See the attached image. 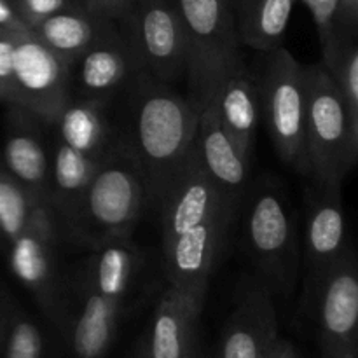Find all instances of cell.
Here are the masks:
<instances>
[{
	"instance_id": "1",
	"label": "cell",
	"mask_w": 358,
	"mask_h": 358,
	"mask_svg": "<svg viewBox=\"0 0 358 358\" xmlns=\"http://www.w3.org/2000/svg\"><path fill=\"white\" fill-rule=\"evenodd\" d=\"M234 203L206 175L194 150L159 203L168 285L206 290L224 248Z\"/></svg>"
},
{
	"instance_id": "2",
	"label": "cell",
	"mask_w": 358,
	"mask_h": 358,
	"mask_svg": "<svg viewBox=\"0 0 358 358\" xmlns=\"http://www.w3.org/2000/svg\"><path fill=\"white\" fill-rule=\"evenodd\" d=\"M128 149L142 171L147 199L159 206L191 157L199 110L171 84L140 72L128 84Z\"/></svg>"
},
{
	"instance_id": "3",
	"label": "cell",
	"mask_w": 358,
	"mask_h": 358,
	"mask_svg": "<svg viewBox=\"0 0 358 358\" xmlns=\"http://www.w3.org/2000/svg\"><path fill=\"white\" fill-rule=\"evenodd\" d=\"M147 201L142 171L128 147H112L93 178L66 229L90 248L129 238Z\"/></svg>"
},
{
	"instance_id": "4",
	"label": "cell",
	"mask_w": 358,
	"mask_h": 358,
	"mask_svg": "<svg viewBox=\"0 0 358 358\" xmlns=\"http://www.w3.org/2000/svg\"><path fill=\"white\" fill-rule=\"evenodd\" d=\"M306 77V164L318 184H343L358 159V138L331 73L320 62L304 65Z\"/></svg>"
},
{
	"instance_id": "5",
	"label": "cell",
	"mask_w": 358,
	"mask_h": 358,
	"mask_svg": "<svg viewBox=\"0 0 358 358\" xmlns=\"http://www.w3.org/2000/svg\"><path fill=\"white\" fill-rule=\"evenodd\" d=\"M177 6L187 38V98L201 112L241 56L233 9L231 0H177Z\"/></svg>"
},
{
	"instance_id": "6",
	"label": "cell",
	"mask_w": 358,
	"mask_h": 358,
	"mask_svg": "<svg viewBox=\"0 0 358 358\" xmlns=\"http://www.w3.org/2000/svg\"><path fill=\"white\" fill-rule=\"evenodd\" d=\"M264 55V66L255 80L273 147L283 163L308 175L304 65L283 45Z\"/></svg>"
},
{
	"instance_id": "7",
	"label": "cell",
	"mask_w": 358,
	"mask_h": 358,
	"mask_svg": "<svg viewBox=\"0 0 358 358\" xmlns=\"http://www.w3.org/2000/svg\"><path fill=\"white\" fill-rule=\"evenodd\" d=\"M245 241L269 289L292 290L299 268V247L292 208L273 185H261L245 212Z\"/></svg>"
},
{
	"instance_id": "8",
	"label": "cell",
	"mask_w": 358,
	"mask_h": 358,
	"mask_svg": "<svg viewBox=\"0 0 358 358\" xmlns=\"http://www.w3.org/2000/svg\"><path fill=\"white\" fill-rule=\"evenodd\" d=\"M121 23L143 72L166 84L185 77L187 38L177 0H131Z\"/></svg>"
},
{
	"instance_id": "9",
	"label": "cell",
	"mask_w": 358,
	"mask_h": 358,
	"mask_svg": "<svg viewBox=\"0 0 358 358\" xmlns=\"http://www.w3.org/2000/svg\"><path fill=\"white\" fill-rule=\"evenodd\" d=\"M70 98V63L38 41L31 30L14 31L10 103L34 112L51 124Z\"/></svg>"
},
{
	"instance_id": "10",
	"label": "cell",
	"mask_w": 358,
	"mask_h": 358,
	"mask_svg": "<svg viewBox=\"0 0 358 358\" xmlns=\"http://www.w3.org/2000/svg\"><path fill=\"white\" fill-rule=\"evenodd\" d=\"M56 241L58 220L52 212H45L9 241V266L49 320L65 331L69 304L59 287Z\"/></svg>"
},
{
	"instance_id": "11",
	"label": "cell",
	"mask_w": 358,
	"mask_h": 358,
	"mask_svg": "<svg viewBox=\"0 0 358 358\" xmlns=\"http://www.w3.org/2000/svg\"><path fill=\"white\" fill-rule=\"evenodd\" d=\"M341 184H318L308 205L303 234L304 306L313 304L325 276L350 250Z\"/></svg>"
},
{
	"instance_id": "12",
	"label": "cell",
	"mask_w": 358,
	"mask_h": 358,
	"mask_svg": "<svg viewBox=\"0 0 358 358\" xmlns=\"http://www.w3.org/2000/svg\"><path fill=\"white\" fill-rule=\"evenodd\" d=\"M322 358H358V271L350 248L315 296Z\"/></svg>"
},
{
	"instance_id": "13",
	"label": "cell",
	"mask_w": 358,
	"mask_h": 358,
	"mask_svg": "<svg viewBox=\"0 0 358 358\" xmlns=\"http://www.w3.org/2000/svg\"><path fill=\"white\" fill-rule=\"evenodd\" d=\"M140 72L142 63L124 24L114 21L70 65V83L76 87L72 96L108 100Z\"/></svg>"
},
{
	"instance_id": "14",
	"label": "cell",
	"mask_w": 358,
	"mask_h": 358,
	"mask_svg": "<svg viewBox=\"0 0 358 358\" xmlns=\"http://www.w3.org/2000/svg\"><path fill=\"white\" fill-rule=\"evenodd\" d=\"M206 290L168 285L138 350L145 358H198L199 318Z\"/></svg>"
},
{
	"instance_id": "15",
	"label": "cell",
	"mask_w": 358,
	"mask_h": 358,
	"mask_svg": "<svg viewBox=\"0 0 358 358\" xmlns=\"http://www.w3.org/2000/svg\"><path fill=\"white\" fill-rule=\"evenodd\" d=\"M44 124L48 122L34 112L7 105L2 164L7 173L48 205L51 149L45 142Z\"/></svg>"
},
{
	"instance_id": "16",
	"label": "cell",
	"mask_w": 358,
	"mask_h": 358,
	"mask_svg": "<svg viewBox=\"0 0 358 358\" xmlns=\"http://www.w3.org/2000/svg\"><path fill=\"white\" fill-rule=\"evenodd\" d=\"M278 338V315L269 287H247L224 327L217 358H266Z\"/></svg>"
},
{
	"instance_id": "17",
	"label": "cell",
	"mask_w": 358,
	"mask_h": 358,
	"mask_svg": "<svg viewBox=\"0 0 358 358\" xmlns=\"http://www.w3.org/2000/svg\"><path fill=\"white\" fill-rule=\"evenodd\" d=\"M192 150L213 184L238 205L250 177V161L222 128L213 103L199 112Z\"/></svg>"
},
{
	"instance_id": "18",
	"label": "cell",
	"mask_w": 358,
	"mask_h": 358,
	"mask_svg": "<svg viewBox=\"0 0 358 358\" xmlns=\"http://www.w3.org/2000/svg\"><path fill=\"white\" fill-rule=\"evenodd\" d=\"M212 103L215 105L222 128L245 159L250 161L261 115V100L255 76L247 69L241 56L226 72Z\"/></svg>"
},
{
	"instance_id": "19",
	"label": "cell",
	"mask_w": 358,
	"mask_h": 358,
	"mask_svg": "<svg viewBox=\"0 0 358 358\" xmlns=\"http://www.w3.org/2000/svg\"><path fill=\"white\" fill-rule=\"evenodd\" d=\"M79 296V308L69 311L63 331L69 341L70 357L107 358L122 304L101 296L84 283H80Z\"/></svg>"
},
{
	"instance_id": "20",
	"label": "cell",
	"mask_w": 358,
	"mask_h": 358,
	"mask_svg": "<svg viewBox=\"0 0 358 358\" xmlns=\"http://www.w3.org/2000/svg\"><path fill=\"white\" fill-rule=\"evenodd\" d=\"M103 156H87L73 150L58 136L52 138L48 206L56 220H62L65 226H69Z\"/></svg>"
},
{
	"instance_id": "21",
	"label": "cell",
	"mask_w": 358,
	"mask_h": 358,
	"mask_svg": "<svg viewBox=\"0 0 358 358\" xmlns=\"http://www.w3.org/2000/svg\"><path fill=\"white\" fill-rule=\"evenodd\" d=\"M294 3L296 0H231L238 44L262 55L280 48Z\"/></svg>"
},
{
	"instance_id": "22",
	"label": "cell",
	"mask_w": 358,
	"mask_h": 358,
	"mask_svg": "<svg viewBox=\"0 0 358 358\" xmlns=\"http://www.w3.org/2000/svg\"><path fill=\"white\" fill-rule=\"evenodd\" d=\"M107 100L72 96L58 112L51 128L55 136L87 156H103L112 149L107 121Z\"/></svg>"
},
{
	"instance_id": "23",
	"label": "cell",
	"mask_w": 358,
	"mask_h": 358,
	"mask_svg": "<svg viewBox=\"0 0 358 358\" xmlns=\"http://www.w3.org/2000/svg\"><path fill=\"white\" fill-rule=\"evenodd\" d=\"M86 261L83 283L101 296L124 304L133 276L138 269L140 255L129 238L105 241L91 248Z\"/></svg>"
},
{
	"instance_id": "24",
	"label": "cell",
	"mask_w": 358,
	"mask_h": 358,
	"mask_svg": "<svg viewBox=\"0 0 358 358\" xmlns=\"http://www.w3.org/2000/svg\"><path fill=\"white\" fill-rule=\"evenodd\" d=\"M114 21L103 20L84 7H70L38 21L31 31L52 52L72 65Z\"/></svg>"
},
{
	"instance_id": "25",
	"label": "cell",
	"mask_w": 358,
	"mask_h": 358,
	"mask_svg": "<svg viewBox=\"0 0 358 358\" xmlns=\"http://www.w3.org/2000/svg\"><path fill=\"white\" fill-rule=\"evenodd\" d=\"M322 65L338 86L348 114L350 129L358 138V44L357 34H341L322 48Z\"/></svg>"
},
{
	"instance_id": "26",
	"label": "cell",
	"mask_w": 358,
	"mask_h": 358,
	"mask_svg": "<svg viewBox=\"0 0 358 358\" xmlns=\"http://www.w3.org/2000/svg\"><path fill=\"white\" fill-rule=\"evenodd\" d=\"M45 212L51 210L44 201L0 168V233L7 243Z\"/></svg>"
},
{
	"instance_id": "27",
	"label": "cell",
	"mask_w": 358,
	"mask_h": 358,
	"mask_svg": "<svg viewBox=\"0 0 358 358\" xmlns=\"http://www.w3.org/2000/svg\"><path fill=\"white\" fill-rule=\"evenodd\" d=\"M0 350L3 358H48L41 327L21 311L10 313Z\"/></svg>"
},
{
	"instance_id": "28",
	"label": "cell",
	"mask_w": 358,
	"mask_h": 358,
	"mask_svg": "<svg viewBox=\"0 0 358 358\" xmlns=\"http://www.w3.org/2000/svg\"><path fill=\"white\" fill-rule=\"evenodd\" d=\"M304 6L310 9L320 35L322 48L331 44L341 34H357V28H352L343 16L341 2L339 0H303Z\"/></svg>"
},
{
	"instance_id": "29",
	"label": "cell",
	"mask_w": 358,
	"mask_h": 358,
	"mask_svg": "<svg viewBox=\"0 0 358 358\" xmlns=\"http://www.w3.org/2000/svg\"><path fill=\"white\" fill-rule=\"evenodd\" d=\"M13 2L28 30H31L38 21L45 20L59 10L70 9V7H83L76 0H13Z\"/></svg>"
},
{
	"instance_id": "30",
	"label": "cell",
	"mask_w": 358,
	"mask_h": 358,
	"mask_svg": "<svg viewBox=\"0 0 358 358\" xmlns=\"http://www.w3.org/2000/svg\"><path fill=\"white\" fill-rule=\"evenodd\" d=\"M14 31L0 28V101H13V63H14Z\"/></svg>"
},
{
	"instance_id": "31",
	"label": "cell",
	"mask_w": 358,
	"mask_h": 358,
	"mask_svg": "<svg viewBox=\"0 0 358 358\" xmlns=\"http://www.w3.org/2000/svg\"><path fill=\"white\" fill-rule=\"evenodd\" d=\"M131 0H84V9L108 21H121Z\"/></svg>"
},
{
	"instance_id": "32",
	"label": "cell",
	"mask_w": 358,
	"mask_h": 358,
	"mask_svg": "<svg viewBox=\"0 0 358 358\" xmlns=\"http://www.w3.org/2000/svg\"><path fill=\"white\" fill-rule=\"evenodd\" d=\"M0 28L7 30H28L21 16L17 14L13 0H0Z\"/></svg>"
},
{
	"instance_id": "33",
	"label": "cell",
	"mask_w": 358,
	"mask_h": 358,
	"mask_svg": "<svg viewBox=\"0 0 358 358\" xmlns=\"http://www.w3.org/2000/svg\"><path fill=\"white\" fill-rule=\"evenodd\" d=\"M266 358H299V355H297V350L292 343L283 338H278Z\"/></svg>"
},
{
	"instance_id": "34",
	"label": "cell",
	"mask_w": 358,
	"mask_h": 358,
	"mask_svg": "<svg viewBox=\"0 0 358 358\" xmlns=\"http://www.w3.org/2000/svg\"><path fill=\"white\" fill-rule=\"evenodd\" d=\"M341 2L343 16L352 28L358 30V0H339Z\"/></svg>"
},
{
	"instance_id": "35",
	"label": "cell",
	"mask_w": 358,
	"mask_h": 358,
	"mask_svg": "<svg viewBox=\"0 0 358 358\" xmlns=\"http://www.w3.org/2000/svg\"><path fill=\"white\" fill-rule=\"evenodd\" d=\"M9 317L10 313L6 310V306L0 301V346H2L3 338H6V331H7V324H9Z\"/></svg>"
},
{
	"instance_id": "36",
	"label": "cell",
	"mask_w": 358,
	"mask_h": 358,
	"mask_svg": "<svg viewBox=\"0 0 358 358\" xmlns=\"http://www.w3.org/2000/svg\"><path fill=\"white\" fill-rule=\"evenodd\" d=\"M135 358H145V357H143V353L138 350V352H136V357Z\"/></svg>"
},
{
	"instance_id": "37",
	"label": "cell",
	"mask_w": 358,
	"mask_h": 358,
	"mask_svg": "<svg viewBox=\"0 0 358 358\" xmlns=\"http://www.w3.org/2000/svg\"><path fill=\"white\" fill-rule=\"evenodd\" d=\"M76 2H77V3H80V6L84 7V0H76Z\"/></svg>"
},
{
	"instance_id": "38",
	"label": "cell",
	"mask_w": 358,
	"mask_h": 358,
	"mask_svg": "<svg viewBox=\"0 0 358 358\" xmlns=\"http://www.w3.org/2000/svg\"><path fill=\"white\" fill-rule=\"evenodd\" d=\"M3 240V236H2V233H0V241H2Z\"/></svg>"
},
{
	"instance_id": "39",
	"label": "cell",
	"mask_w": 358,
	"mask_h": 358,
	"mask_svg": "<svg viewBox=\"0 0 358 358\" xmlns=\"http://www.w3.org/2000/svg\"><path fill=\"white\" fill-rule=\"evenodd\" d=\"M198 358H201V357H198ZM208 358H217V355H213V357H208Z\"/></svg>"
},
{
	"instance_id": "40",
	"label": "cell",
	"mask_w": 358,
	"mask_h": 358,
	"mask_svg": "<svg viewBox=\"0 0 358 358\" xmlns=\"http://www.w3.org/2000/svg\"><path fill=\"white\" fill-rule=\"evenodd\" d=\"M2 166H3V164H2V163H0V168H2Z\"/></svg>"
}]
</instances>
